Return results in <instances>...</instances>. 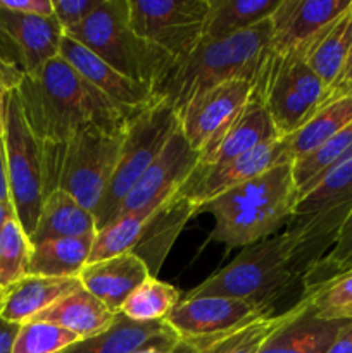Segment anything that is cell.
Instances as JSON below:
<instances>
[{"instance_id": "1", "label": "cell", "mask_w": 352, "mask_h": 353, "mask_svg": "<svg viewBox=\"0 0 352 353\" xmlns=\"http://www.w3.org/2000/svg\"><path fill=\"white\" fill-rule=\"evenodd\" d=\"M23 116L41 143L66 141L85 128L126 130L128 117L57 55L14 88Z\"/></svg>"}, {"instance_id": "2", "label": "cell", "mask_w": 352, "mask_h": 353, "mask_svg": "<svg viewBox=\"0 0 352 353\" xmlns=\"http://www.w3.org/2000/svg\"><path fill=\"white\" fill-rule=\"evenodd\" d=\"M297 203L292 162L269 169L264 174L221 193L200 207L214 217L211 240L226 248L259 243L290 223Z\"/></svg>"}, {"instance_id": "3", "label": "cell", "mask_w": 352, "mask_h": 353, "mask_svg": "<svg viewBox=\"0 0 352 353\" xmlns=\"http://www.w3.org/2000/svg\"><path fill=\"white\" fill-rule=\"evenodd\" d=\"M271 17L242 33L217 41H200L199 47L175 62L159 95L175 110L213 86L235 79L251 81L261 72L271 47Z\"/></svg>"}, {"instance_id": "4", "label": "cell", "mask_w": 352, "mask_h": 353, "mask_svg": "<svg viewBox=\"0 0 352 353\" xmlns=\"http://www.w3.org/2000/svg\"><path fill=\"white\" fill-rule=\"evenodd\" d=\"M124 131L92 126L66 141L41 143L43 195L61 190L95 214L116 171Z\"/></svg>"}, {"instance_id": "5", "label": "cell", "mask_w": 352, "mask_h": 353, "mask_svg": "<svg viewBox=\"0 0 352 353\" xmlns=\"http://www.w3.org/2000/svg\"><path fill=\"white\" fill-rule=\"evenodd\" d=\"M64 34L157 95L175 65V59L135 33L128 0H100L79 26Z\"/></svg>"}, {"instance_id": "6", "label": "cell", "mask_w": 352, "mask_h": 353, "mask_svg": "<svg viewBox=\"0 0 352 353\" xmlns=\"http://www.w3.org/2000/svg\"><path fill=\"white\" fill-rule=\"evenodd\" d=\"M295 243L289 233L245 247L226 268L190 290L186 299L221 296L273 312L271 303L289 292L299 274L293 265Z\"/></svg>"}, {"instance_id": "7", "label": "cell", "mask_w": 352, "mask_h": 353, "mask_svg": "<svg viewBox=\"0 0 352 353\" xmlns=\"http://www.w3.org/2000/svg\"><path fill=\"white\" fill-rule=\"evenodd\" d=\"M352 212V159L333 169L295 203L286 233L293 238V265L306 274L333 247L342 224Z\"/></svg>"}, {"instance_id": "8", "label": "cell", "mask_w": 352, "mask_h": 353, "mask_svg": "<svg viewBox=\"0 0 352 353\" xmlns=\"http://www.w3.org/2000/svg\"><path fill=\"white\" fill-rule=\"evenodd\" d=\"M333 92L314 74L302 54H276L271 48L252 88L280 137L300 130Z\"/></svg>"}, {"instance_id": "9", "label": "cell", "mask_w": 352, "mask_h": 353, "mask_svg": "<svg viewBox=\"0 0 352 353\" xmlns=\"http://www.w3.org/2000/svg\"><path fill=\"white\" fill-rule=\"evenodd\" d=\"M178 128L179 121L175 107L161 95L152 105L145 107L128 121L116 171L99 209L93 214L97 231L114 219L117 207L157 159Z\"/></svg>"}, {"instance_id": "10", "label": "cell", "mask_w": 352, "mask_h": 353, "mask_svg": "<svg viewBox=\"0 0 352 353\" xmlns=\"http://www.w3.org/2000/svg\"><path fill=\"white\" fill-rule=\"evenodd\" d=\"M3 145L7 155L10 203L24 233L33 236L43 205V155L41 141L33 134L23 116L14 90L7 97Z\"/></svg>"}, {"instance_id": "11", "label": "cell", "mask_w": 352, "mask_h": 353, "mask_svg": "<svg viewBox=\"0 0 352 353\" xmlns=\"http://www.w3.org/2000/svg\"><path fill=\"white\" fill-rule=\"evenodd\" d=\"M135 33L182 61L200 45L209 16V0H128Z\"/></svg>"}, {"instance_id": "12", "label": "cell", "mask_w": 352, "mask_h": 353, "mask_svg": "<svg viewBox=\"0 0 352 353\" xmlns=\"http://www.w3.org/2000/svg\"><path fill=\"white\" fill-rule=\"evenodd\" d=\"M64 31L55 17L28 16L0 7V78L14 90L21 79L57 57Z\"/></svg>"}, {"instance_id": "13", "label": "cell", "mask_w": 352, "mask_h": 353, "mask_svg": "<svg viewBox=\"0 0 352 353\" xmlns=\"http://www.w3.org/2000/svg\"><path fill=\"white\" fill-rule=\"evenodd\" d=\"M251 81L235 79L199 93L176 110L179 130L193 150L200 155L216 145L235 123L252 95Z\"/></svg>"}, {"instance_id": "14", "label": "cell", "mask_w": 352, "mask_h": 353, "mask_svg": "<svg viewBox=\"0 0 352 353\" xmlns=\"http://www.w3.org/2000/svg\"><path fill=\"white\" fill-rule=\"evenodd\" d=\"M199 162L200 154L190 147L178 128L157 159L117 207L114 219L123 214L154 212L159 205H162L188 183L195 169L199 168Z\"/></svg>"}, {"instance_id": "15", "label": "cell", "mask_w": 352, "mask_h": 353, "mask_svg": "<svg viewBox=\"0 0 352 353\" xmlns=\"http://www.w3.org/2000/svg\"><path fill=\"white\" fill-rule=\"evenodd\" d=\"M290 161L286 138H273L264 141L259 147L252 148L247 154L233 159L230 162L209 169H195L192 178L188 179L183 190L188 195L190 202L195 205L197 214L204 203L211 202L221 193L235 188V186L247 183L257 176L264 174L269 169Z\"/></svg>"}, {"instance_id": "16", "label": "cell", "mask_w": 352, "mask_h": 353, "mask_svg": "<svg viewBox=\"0 0 352 353\" xmlns=\"http://www.w3.org/2000/svg\"><path fill=\"white\" fill-rule=\"evenodd\" d=\"M351 6L352 0H282L271 16L269 48L304 55Z\"/></svg>"}, {"instance_id": "17", "label": "cell", "mask_w": 352, "mask_h": 353, "mask_svg": "<svg viewBox=\"0 0 352 353\" xmlns=\"http://www.w3.org/2000/svg\"><path fill=\"white\" fill-rule=\"evenodd\" d=\"M247 302L221 296L185 299L171 310L166 323L182 340H199L235 330L257 317L269 316Z\"/></svg>"}, {"instance_id": "18", "label": "cell", "mask_w": 352, "mask_h": 353, "mask_svg": "<svg viewBox=\"0 0 352 353\" xmlns=\"http://www.w3.org/2000/svg\"><path fill=\"white\" fill-rule=\"evenodd\" d=\"M59 55L68 61L86 81L92 83L100 93H104L114 105L119 107L128 119L137 116L140 110L152 105L159 99L157 93L152 92L150 88L117 72L107 62L92 54L88 48L66 34L61 40Z\"/></svg>"}, {"instance_id": "19", "label": "cell", "mask_w": 352, "mask_h": 353, "mask_svg": "<svg viewBox=\"0 0 352 353\" xmlns=\"http://www.w3.org/2000/svg\"><path fill=\"white\" fill-rule=\"evenodd\" d=\"M179 341L182 338L168 326L166 321L138 323L119 312L104 333L76 341L61 353H138L173 348Z\"/></svg>"}, {"instance_id": "20", "label": "cell", "mask_w": 352, "mask_h": 353, "mask_svg": "<svg viewBox=\"0 0 352 353\" xmlns=\"http://www.w3.org/2000/svg\"><path fill=\"white\" fill-rule=\"evenodd\" d=\"M147 278H150L148 268L133 252L90 262L78 274L83 288L116 314Z\"/></svg>"}, {"instance_id": "21", "label": "cell", "mask_w": 352, "mask_h": 353, "mask_svg": "<svg viewBox=\"0 0 352 353\" xmlns=\"http://www.w3.org/2000/svg\"><path fill=\"white\" fill-rule=\"evenodd\" d=\"M349 323L321 319L302 296L293 305L292 317L266 340L259 353H326Z\"/></svg>"}, {"instance_id": "22", "label": "cell", "mask_w": 352, "mask_h": 353, "mask_svg": "<svg viewBox=\"0 0 352 353\" xmlns=\"http://www.w3.org/2000/svg\"><path fill=\"white\" fill-rule=\"evenodd\" d=\"M193 216H197L195 205L190 202L183 188L148 216L140 240L131 252L145 262L152 278H157L159 269L176 238Z\"/></svg>"}, {"instance_id": "23", "label": "cell", "mask_w": 352, "mask_h": 353, "mask_svg": "<svg viewBox=\"0 0 352 353\" xmlns=\"http://www.w3.org/2000/svg\"><path fill=\"white\" fill-rule=\"evenodd\" d=\"M273 138H280L278 131L261 100L252 93L247 105L235 119V123L228 128L226 133L216 141L214 147L200 155L199 169L216 168L224 162L233 161Z\"/></svg>"}, {"instance_id": "24", "label": "cell", "mask_w": 352, "mask_h": 353, "mask_svg": "<svg viewBox=\"0 0 352 353\" xmlns=\"http://www.w3.org/2000/svg\"><path fill=\"white\" fill-rule=\"evenodd\" d=\"M81 288L78 278H48L28 274L6 290L0 317L7 323L26 324L62 296Z\"/></svg>"}, {"instance_id": "25", "label": "cell", "mask_w": 352, "mask_h": 353, "mask_svg": "<svg viewBox=\"0 0 352 353\" xmlns=\"http://www.w3.org/2000/svg\"><path fill=\"white\" fill-rule=\"evenodd\" d=\"M352 123V85L335 88L330 99L314 112V116L300 130L286 138L292 164L326 143Z\"/></svg>"}, {"instance_id": "26", "label": "cell", "mask_w": 352, "mask_h": 353, "mask_svg": "<svg viewBox=\"0 0 352 353\" xmlns=\"http://www.w3.org/2000/svg\"><path fill=\"white\" fill-rule=\"evenodd\" d=\"M116 316V312H113L109 307L104 305L99 299H95L81 286L69 295L62 296L59 302L48 307L33 321L52 323L75 333L79 340H86L110 327Z\"/></svg>"}, {"instance_id": "27", "label": "cell", "mask_w": 352, "mask_h": 353, "mask_svg": "<svg viewBox=\"0 0 352 353\" xmlns=\"http://www.w3.org/2000/svg\"><path fill=\"white\" fill-rule=\"evenodd\" d=\"M97 233L95 216L69 193L55 190L43 199L31 245L61 238H81Z\"/></svg>"}, {"instance_id": "28", "label": "cell", "mask_w": 352, "mask_h": 353, "mask_svg": "<svg viewBox=\"0 0 352 353\" xmlns=\"http://www.w3.org/2000/svg\"><path fill=\"white\" fill-rule=\"evenodd\" d=\"M95 234L81 238H61L33 245L28 274L48 278H78L88 264Z\"/></svg>"}, {"instance_id": "29", "label": "cell", "mask_w": 352, "mask_h": 353, "mask_svg": "<svg viewBox=\"0 0 352 353\" xmlns=\"http://www.w3.org/2000/svg\"><path fill=\"white\" fill-rule=\"evenodd\" d=\"M351 28L352 6L304 54L314 74L330 90L338 88L340 85L351 45Z\"/></svg>"}, {"instance_id": "30", "label": "cell", "mask_w": 352, "mask_h": 353, "mask_svg": "<svg viewBox=\"0 0 352 353\" xmlns=\"http://www.w3.org/2000/svg\"><path fill=\"white\" fill-rule=\"evenodd\" d=\"M282 0H209L202 41H217L269 19Z\"/></svg>"}, {"instance_id": "31", "label": "cell", "mask_w": 352, "mask_h": 353, "mask_svg": "<svg viewBox=\"0 0 352 353\" xmlns=\"http://www.w3.org/2000/svg\"><path fill=\"white\" fill-rule=\"evenodd\" d=\"M293 307L283 314L257 317L235 330L188 341L193 353H259L269 336L292 317Z\"/></svg>"}, {"instance_id": "32", "label": "cell", "mask_w": 352, "mask_h": 353, "mask_svg": "<svg viewBox=\"0 0 352 353\" xmlns=\"http://www.w3.org/2000/svg\"><path fill=\"white\" fill-rule=\"evenodd\" d=\"M352 159V123L321 145L317 150L292 164L293 179L297 186V200L309 192L333 169Z\"/></svg>"}, {"instance_id": "33", "label": "cell", "mask_w": 352, "mask_h": 353, "mask_svg": "<svg viewBox=\"0 0 352 353\" xmlns=\"http://www.w3.org/2000/svg\"><path fill=\"white\" fill-rule=\"evenodd\" d=\"M178 303V290L169 283L150 276L131 293L119 312L128 319L138 323H157V321H166V317Z\"/></svg>"}, {"instance_id": "34", "label": "cell", "mask_w": 352, "mask_h": 353, "mask_svg": "<svg viewBox=\"0 0 352 353\" xmlns=\"http://www.w3.org/2000/svg\"><path fill=\"white\" fill-rule=\"evenodd\" d=\"M148 216L150 214L144 212L123 214V216H117L116 219L110 221L102 230L97 231L88 264L117 257V255L133 250L140 240L141 230H144Z\"/></svg>"}, {"instance_id": "35", "label": "cell", "mask_w": 352, "mask_h": 353, "mask_svg": "<svg viewBox=\"0 0 352 353\" xmlns=\"http://www.w3.org/2000/svg\"><path fill=\"white\" fill-rule=\"evenodd\" d=\"M30 236L16 217L9 219L0 233V288L7 290L28 276L31 257Z\"/></svg>"}, {"instance_id": "36", "label": "cell", "mask_w": 352, "mask_h": 353, "mask_svg": "<svg viewBox=\"0 0 352 353\" xmlns=\"http://www.w3.org/2000/svg\"><path fill=\"white\" fill-rule=\"evenodd\" d=\"M352 269V212L342 224L340 231L337 234L333 247L326 252L324 257H321L313 268L307 269L304 278V295L313 292L317 286L324 285L330 279L344 274Z\"/></svg>"}, {"instance_id": "37", "label": "cell", "mask_w": 352, "mask_h": 353, "mask_svg": "<svg viewBox=\"0 0 352 353\" xmlns=\"http://www.w3.org/2000/svg\"><path fill=\"white\" fill-rule=\"evenodd\" d=\"M302 296L321 319L352 321V269Z\"/></svg>"}, {"instance_id": "38", "label": "cell", "mask_w": 352, "mask_h": 353, "mask_svg": "<svg viewBox=\"0 0 352 353\" xmlns=\"http://www.w3.org/2000/svg\"><path fill=\"white\" fill-rule=\"evenodd\" d=\"M79 341L71 331L43 321L21 324L12 345V353H61Z\"/></svg>"}, {"instance_id": "39", "label": "cell", "mask_w": 352, "mask_h": 353, "mask_svg": "<svg viewBox=\"0 0 352 353\" xmlns=\"http://www.w3.org/2000/svg\"><path fill=\"white\" fill-rule=\"evenodd\" d=\"M99 3L100 0H52V9L61 30L68 33L72 28L79 26Z\"/></svg>"}, {"instance_id": "40", "label": "cell", "mask_w": 352, "mask_h": 353, "mask_svg": "<svg viewBox=\"0 0 352 353\" xmlns=\"http://www.w3.org/2000/svg\"><path fill=\"white\" fill-rule=\"evenodd\" d=\"M0 7L28 16L54 17L52 0H0Z\"/></svg>"}, {"instance_id": "41", "label": "cell", "mask_w": 352, "mask_h": 353, "mask_svg": "<svg viewBox=\"0 0 352 353\" xmlns=\"http://www.w3.org/2000/svg\"><path fill=\"white\" fill-rule=\"evenodd\" d=\"M17 331H19V324L7 323L0 317V353H12Z\"/></svg>"}, {"instance_id": "42", "label": "cell", "mask_w": 352, "mask_h": 353, "mask_svg": "<svg viewBox=\"0 0 352 353\" xmlns=\"http://www.w3.org/2000/svg\"><path fill=\"white\" fill-rule=\"evenodd\" d=\"M0 202H9V176H7V155L3 138H0Z\"/></svg>"}, {"instance_id": "43", "label": "cell", "mask_w": 352, "mask_h": 353, "mask_svg": "<svg viewBox=\"0 0 352 353\" xmlns=\"http://www.w3.org/2000/svg\"><path fill=\"white\" fill-rule=\"evenodd\" d=\"M326 353H352V321L338 333Z\"/></svg>"}, {"instance_id": "44", "label": "cell", "mask_w": 352, "mask_h": 353, "mask_svg": "<svg viewBox=\"0 0 352 353\" xmlns=\"http://www.w3.org/2000/svg\"><path fill=\"white\" fill-rule=\"evenodd\" d=\"M9 92L10 90L7 88V85L0 78V138H3V130H6V107Z\"/></svg>"}, {"instance_id": "45", "label": "cell", "mask_w": 352, "mask_h": 353, "mask_svg": "<svg viewBox=\"0 0 352 353\" xmlns=\"http://www.w3.org/2000/svg\"><path fill=\"white\" fill-rule=\"evenodd\" d=\"M16 217V212H14V207L12 203L9 202H0V233H2L3 226L9 219Z\"/></svg>"}, {"instance_id": "46", "label": "cell", "mask_w": 352, "mask_h": 353, "mask_svg": "<svg viewBox=\"0 0 352 353\" xmlns=\"http://www.w3.org/2000/svg\"><path fill=\"white\" fill-rule=\"evenodd\" d=\"M138 353H193L192 347H190L188 341L182 340L176 347L173 348H164V350H144V352H138Z\"/></svg>"}, {"instance_id": "47", "label": "cell", "mask_w": 352, "mask_h": 353, "mask_svg": "<svg viewBox=\"0 0 352 353\" xmlns=\"http://www.w3.org/2000/svg\"><path fill=\"white\" fill-rule=\"evenodd\" d=\"M352 76V28H351V45H349V54H347V62H345L344 68V74H342L340 85H347L349 79ZM338 85V86H340Z\"/></svg>"}, {"instance_id": "48", "label": "cell", "mask_w": 352, "mask_h": 353, "mask_svg": "<svg viewBox=\"0 0 352 353\" xmlns=\"http://www.w3.org/2000/svg\"><path fill=\"white\" fill-rule=\"evenodd\" d=\"M3 295H6V290L0 288V309H2V303H3Z\"/></svg>"}]
</instances>
